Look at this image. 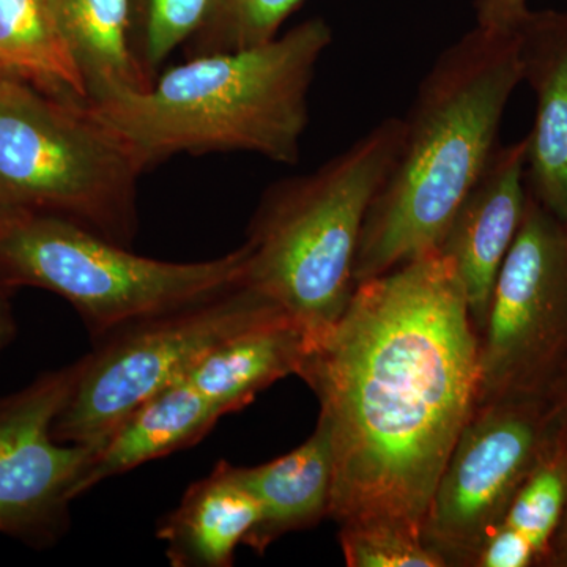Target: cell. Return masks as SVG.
<instances>
[{
	"instance_id": "obj_1",
	"label": "cell",
	"mask_w": 567,
	"mask_h": 567,
	"mask_svg": "<svg viewBox=\"0 0 567 567\" xmlns=\"http://www.w3.org/2000/svg\"><path fill=\"white\" fill-rule=\"evenodd\" d=\"M334 453L339 528L421 537L436 483L477 388V333L453 264L439 251L358 284L344 315L309 346Z\"/></svg>"
},
{
	"instance_id": "obj_2",
	"label": "cell",
	"mask_w": 567,
	"mask_h": 567,
	"mask_svg": "<svg viewBox=\"0 0 567 567\" xmlns=\"http://www.w3.org/2000/svg\"><path fill=\"white\" fill-rule=\"evenodd\" d=\"M522 81L517 29L476 25L439 55L402 118L401 151L365 216L357 286L436 251L498 147L503 115Z\"/></svg>"
},
{
	"instance_id": "obj_3",
	"label": "cell",
	"mask_w": 567,
	"mask_h": 567,
	"mask_svg": "<svg viewBox=\"0 0 567 567\" xmlns=\"http://www.w3.org/2000/svg\"><path fill=\"white\" fill-rule=\"evenodd\" d=\"M331 41L327 21L312 18L257 47L192 55L145 91L87 104L145 169L181 153L249 152L295 164L309 89Z\"/></svg>"
},
{
	"instance_id": "obj_4",
	"label": "cell",
	"mask_w": 567,
	"mask_h": 567,
	"mask_svg": "<svg viewBox=\"0 0 567 567\" xmlns=\"http://www.w3.org/2000/svg\"><path fill=\"white\" fill-rule=\"evenodd\" d=\"M388 117L319 169L274 183L249 223L244 282L274 301L309 346L344 315L369 208L401 151Z\"/></svg>"
},
{
	"instance_id": "obj_5",
	"label": "cell",
	"mask_w": 567,
	"mask_h": 567,
	"mask_svg": "<svg viewBox=\"0 0 567 567\" xmlns=\"http://www.w3.org/2000/svg\"><path fill=\"white\" fill-rule=\"evenodd\" d=\"M145 171L87 102L0 78V210L61 216L130 246Z\"/></svg>"
},
{
	"instance_id": "obj_6",
	"label": "cell",
	"mask_w": 567,
	"mask_h": 567,
	"mask_svg": "<svg viewBox=\"0 0 567 567\" xmlns=\"http://www.w3.org/2000/svg\"><path fill=\"white\" fill-rule=\"evenodd\" d=\"M246 246L203 262H167L130 251L81 224L0 210V278L69 301L95 341L244 282Z\"/></svg>"
},
{
	"instance_id": "obj_7",
	"label": "cell",
	"mask_w": 567,
	"mask_h": 567,
	"mask_svg": "<svg viewBox=\"0 0 567 567\" xmlns=\"http://www.w3.org/2000/svg\"><path fill=\"white\" fill-rule=\"evenodd\" d=\"M279 315L274 301L240 282L112 331L76 361L73 390L52 435L62 443L102 446L130 413L186 379L213 347Z\"/></svg>"
},
{
	"instance_id": "obj_8",
	"label": "cell",
	"mask_w": 567,
	"mask_h": 567,
	"mask_svg": "<svg viewBox=\"0 0 567 567\" xmlns=\"http://www.w3.org/2000/svg\"><path fill=\"white\" fill-rule=\"evenodd\" d=\"M567 346V226L528 196L477 338L476 401L532 395Z\"/></svg>"
},
{
	"instance_id": "obj_9",
	"label": "cell",
	"mask_w": 567,
	"mask_h": 567,
	"mask_svg": "<svg viewBox=\"0 0 567 567\" xmlns=\"http://www.w3.org/2000/svg\"><path fill=\"white\" fill-rule=\"evenodd\" d=\"M527 398L473 405L454 443L423 527L425 546L446 567H473L484 537L554 443L550 423Z\"/></svg>"
},
{
	"instance_id": "obj_10",
	"label": "cell",
	"mask_w": 567,
	"mask_h": 567,
	"mask_svg": "<svg viewBox=\"0 0 567 567\" xmlns=\"http://www.w3.org/2000/svg\"><path fill=\"white\" fill-rule=\"evenodd\" d=\"M76 363L43 372L0 395V535L50 548L70 528V503L99 447L58 442L55 420L69 402Z\"/></svg>"
},
{
	"instance_id": "obj_11",
	"label": "cell",
	"mask_w": 567,
	"mask_h": 567,
	"mask_svg": "<svg viewBox=\"0 0 567 567\" xmlns=\"http://www.w3.org/2000/svg\"><path fill=\"white\" fill-rule=\"evenodd\" d=\"M525 158V137L496 147L436 248L461 279L477 338L486 327L496 278L527 210Z\"/></svg>"
},
{
	"instance_id": "obj_12",
	"label": "cell",
	"mask_w": 567,
	"mask_h": 567,
	"mask_svg": "<svg viewBox=\"0 0 567 567\" xmlns=\"http://www.w3.org/2000/svg\"><path fill=\"white\" fill-rule=\"evenodd\" d=\"M522 71L536 96L527 141L528 196L567 226V11H532L517 25Z\"/></svg>"
},
{
	"instance_id": "obj_13",
	"label": "cell",
	"mask_w": 567,
	"mask_h": 567,
	"mask_svg": "<svg viewBox=\"0 0 567 567\" xmlns=\"http://www.w3.org/2000/svg\"><path fill=\"white\" fill-rule=\"evenodd\" d=\"M238 476L260 506V518L244 546L264 554L287 533L315 527L330 517L334 453L330 425L319 416L311 436L286 456L244 468Z\"/></svg>"
},
{
	"instance_id": "obj_14",
	"label": "cell",
	"mask_w": 567,
	"mask_h": 567,
	"mask_svg": "<svg viewBox=\"0 0 567 567\" xmlns=\"http://www.w3.org/2000/svg\"><path fill=\"white\" fill-rule=\"evenodd\" d=\"M259 518V503L237 466L221 461L186 488L178 506L159 522L156 537L166 544L171 566L229 567Z\"/></svg>"
},
{
	"instance_id": "obj_15",
	"label": "cell",
	"mask_w": 567,
	"mask_h": 567,
	"mask_svg": "<svg viewBox=\"0 0 567 567\" xmlns=\"http://www.w3.org/2000/svg\"><path fill=\"white\" fill-rule=\"evenodd\" d=\"M308 349V336L297 323L274 316L213 347L186 380L226 416L284 377L298 375Z\"/></svg>"
},
{
	"instance_id": "obj_16",
	"label": "cell",
	"mask_w": 567,
	"mask_h": 567,
	"mask_svg": "<svg viewBox=\"0 0 567 567\" xmlns=\"http://www.w3.org/2000/svg\"><path fill=\"white\" fill-rule=\"evenodd\" d=\"M223 416L188 380H178L137 406L107 436L82 477L78 495L110 477L196 445Z\"/></svg>"
},
{
	"instance_id": "obj_17",
	"label": "cell",
	"mask_w": 567,
	"mask_h": 567,
	"mask_svg": "<svg viewBox=\"0 0 567 567\" xmlns=\"http://www.w3.org/2000/svg\"><path fill=\"white\" fill-rule=\"evenodd\" d=\"M63 37L89 100L141 92L152 80L134 48L132 0H55Z\"/></svg>"
},
{
	"instance_id": "obj_18",
	"label": "cell",
	"mask_w": 567,
	"mask_h": 567,
	"mask_svg": "<svg viewBox=\"0 0 567 567\" xmlns=\"http://www.w3.org/2000/svg\"><path fill=\"white\" fill-rule=\"evenodd\" d=\"M0 63L7 74L44 91L87 102L63 37L55 0H0Z\"/></svg>"
},
{
	"instance_id": "obj_19",
	"label": "cell",
	"mask_w": 567,
	"mask_h": 567,
	"mask_svg": "<svg viewBox=\"0 0 567 567\" xmlns=\"http://www.w3.org/2000/svg\"><path fill=\"white\" fill-rule=\"evenodd\" d=\"M567 502V443H551L507 507L503 522L522 533L537 558L550 554Z\"/></svg>"
},
{
	"instance_id": "obj_20",
	"label": "cell",
	"mask_w": 567,
	"mask_h": 567,
	"mask_svg": "<svg viewBox=\"0 0 567 567\" xmlns=\"http://www.w3.org/2000/svg\"><path fill=\"white\" fill-rule=\"evenodd\" d=\"M134 48L142 69L155 81L177 48L203 31L216 0H132Z\"/></svg>"
},
{
	"instance_id": "obj_21",
	"label": "cell",
	"mask_w": 567,
	"mask_h": 567,
	"mask_svg": "<svg viewBox=\"0 0 567 567\" xmlns=\"http://www.w3.org/2000/svg\"><path fill=\"white\" fill-rule=\"evenodd\" d=\"M305 0H216L189 54L245 50L276 39L284 22Z\"/></svg>"
},
{
	"instance_id": "obj_22",
	"label": "cell",
	"mask_w": 567,
	"mask_h": 567,
	"mask_svg": "<svg viewBox=\"0 0 567 567\" xmlns=\"http://www.w3.org/2000/svg\"><path fill=\"white\" fill-rule=\"evenodd\" d=\"M339 543L350 567H446L421 537L393 528H339Z\"/></svg>"
},
{
	"instance_id": "obj_23",
	"label": "cell",
	"mask_w": 567,
	"mask_h": 567,
	"mask_svg": "<svg viewBox=\"0 0 567 567\" xmlns=\"http://www.w3.org/2000/svg\"><path fill=\"white\" fill-rule=\"evenodd\" d=\"M536 559L527 537L502 522L484 537L473 567H527Z\"/></svg>"
},
{
	"instance_id": "obj_24",
	"label": "cell",
	"mask_w": 567,
	"mask_h": 567,
	"mask_svg": "<svg viewBox=\"0 0 567 567\" xmlns=\"http://www.w3.org/2000/svg\"><path fill=\"white\" fill-rule=\"evenodd\" d=\"M476 25L514 31L529 13L528 0H475Z\"/></svg>"
},
{
	"instance_id": "obj_25",
	"label": "cell",
	"mask_w": 567,
	"mask_h": 567,
	"mask_svg": "<svg viewBox=\"0 0 567 567\" xmlns=\"http://www.w3.org/2000/svg\"><path fill=\"white\" fill-rule=\"evenodd\" d=\"M11 287L0 278V358L13 344L18 334V323L11 305Z\"/></svg>"
},
{
	"instance_id": "obj_26",
	"label": "cell",
	"mask_w": 567,
	"mask_h": 567,
	"mask_svg": "<svg viewBox=\"0 0 567 567\" xmlns=\"http://www.w3.org/2000/svg\"><path fill=\"white\" fill-rule=\"evenodd\" d=\"M567 550V502L565 514H563L561 524H559L557 535L551 543L550 554H558V551Z\"/></svg>"
},
{
	"instance_id": "obj_27",
	"label": "cell",
	"mask_w": 567,
	"mask_h": 567,
	"mask_svg": "<svg viewBox=\"0 0 567 567\" xmlns=\"http://www.w3.org/2000/svg\"><path fill=\"white\" fill-rule=\"evenodd\" d=\"M561 417L563 429H567V377L565 379V386H563Z\"/></svg>"
},
{
	"instance_id": "obj_28",
	"label": "cell",
	"mask_w": 567,
	"mask_h": 567,
	"mask_svg": "<svg viewBox=\"0 0 567 567\" xmlns=\"http://www.w3.org/2000/svg\"><path fill=\"white\" fill-rule=\"evenodd\" d=\"M554 561H557V565L567 566V550L558 551V554H555Z\"/></svg>"
},
{
	"instance_id": "obj_29",
	"label": "cell",
	"mask_w": 567,
	"mask_h": 567,
	"mask_svg": "<svg viewBox=\"0 0 567 567\" xmlns=\"http://www.w3.org/2000/svg\"><path fill=\"white\" fill-rule=\"evenodd\" d=\"M3 74H7V73H6V70H3L2 63H0V78H2Z\"/></svg>"
}]
</instances>
